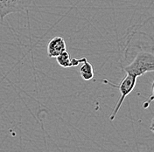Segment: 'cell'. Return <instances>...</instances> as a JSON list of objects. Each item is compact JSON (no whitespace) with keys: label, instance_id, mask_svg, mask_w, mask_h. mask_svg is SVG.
Masks as SVG:
<instances>
[{"label":"cell","instance_id":"1","mask_svg":"<svg viewBox=\"0 0 154 152\" xmlns=\"http://www.w3.org/2000/svg\"><path fill=\"white\" fill-rule=\"evenodd\" d=\"M126 74L139 77L146 73L154 71V56L152 53L139 52L136 55L131 63L124 67Z\"/></svg>","mask_w":154,"mask_h":152},{"label":"cell","instance_id":"2","mask_svg":"<svg viewBox=\"0 0 154 152\" xmlns=\"http://www.w3.org/2000/svg\"><path fill=\"white\" fill-rule=\"evenodd\" d=\"M137 78L135 77V76L126 74L125 76V78L122 80V81L120 82V84H118V85L111 83L107 80L103 81V83H107V84L110 85L113 87H117L119 89V92H120V97H119V99H118V101H117V102L116 104L112 113L110 114V117H109L110 121H114V119L116 118L119 109L121 108V106L123 104V102H125V99L134 90L136 84H137Z\"/></svg>","mask_w":154,"mask_h":152},{"label":"cell","instance_id":"3","mask_svg":"<svg viewBox=\"0 0 154 152\" xmlns=\"http://www.w3.org/2000/svg\"><path fill=\"white\" fill-rule=\"evenodd\" d=\"M33 0H0V19L11 13L25 11L32 4Z\"/></svg>","mask_w":154,"mask_h":152},{"label":"cell","instance_id":"4","mask_svg":"<svg viewBox=\"0 0 154 152\" xmlns=\"http://www.w3.org/2000/svg\"><path fill=\"white\" fill-rule=\"evenodd\" d=\"M67 50L64 38L60 36L53 38L48 45V55L49 58H56L62 52Z\"/></svg>","mask_w":154,"mask_h":152},{"label":"cell","instance_id":"5","mask_svg":"<svg viewBox=\"0 0 154 152\" xmlns=\"http://www.w3.org/2000/svg\"><path fill=\"white\" fill-rule=\"evenodd\" d=\"M82 66L80 67V74L84 81H90L94 77L93 66L87 60L85 57L82 58Z\"/></svg>","mask_w":154,"mask_h":152},{"label":"cell","instance_id":"6","mask_svg":"<svg viewBox=\"0 0 154 152\" xmlns=\"http://www.w3.org/2000/svg\"><path fill=\"white\" fill-rule=\"evenodd\" d=\"M58 64L63 68H67V67H71V58L70 54L67 52V50L62 52L60 54H59L56 57Z\"/></svg>","mask_w":154,"mask_h":152},{"label":"cell","instance_id":"7","mask_svg":"<svg viewBox=\"0 0 154 152\" xmlns=\"http://www.w3.org/2000/svg\"><path fill=\"white\" fill-rule=\"evenodd\" d=\"M82 62V58L77 59V58H73L71 59V67H77L78 65H80Z\"/></svg>","mask_w":154,"mask_h":152}]
</instances>
